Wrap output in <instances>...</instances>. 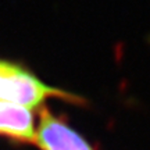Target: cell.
Returning <instances> with one entry per match:
<instances>
[{"label": "cell", "mask_w": 150, "mask_h": 150, "mask_svg": "<svg viewBox=\"0 0 150 150\" xmlns=\"http://www.w3.org/2000/svg\"><path fill=\"white\" fill-rule=\"evenodd\" d=\"M33 143L40 150H95L64 118L47 108L40 110Z\"/></svg>", "instance_id": "2"}, {"label": "cell", "mask_w": 150, "mask_h": 150, "mask_svg": "<svg viewBox=\"0 0 150 150\" xmlns=\"http://www.w3.org/2000/svg\"><path fill=\"white\" fill-rule=\"evenodd\" d=\"M36 124L32 108L0 100V136L21 143H33Z\"/></svg>", "instance_id": "3"}, {"label": "cell", "mask_w": 150, "mask_h": 150, "mask_svg": "<svg viewBox=\"0 0 150 150\" xmlns=\"http://www.w3.org/2000/svg\"><path fill=\"white\" fill-rule=\"evenodd\" d=\"M49 99H60L74 104L85 103L81 96L45 83L24 65L0 60V100L18 103L29 108L45 104Z\"/></svg>", "instance_id": "1"}]
</instances>
